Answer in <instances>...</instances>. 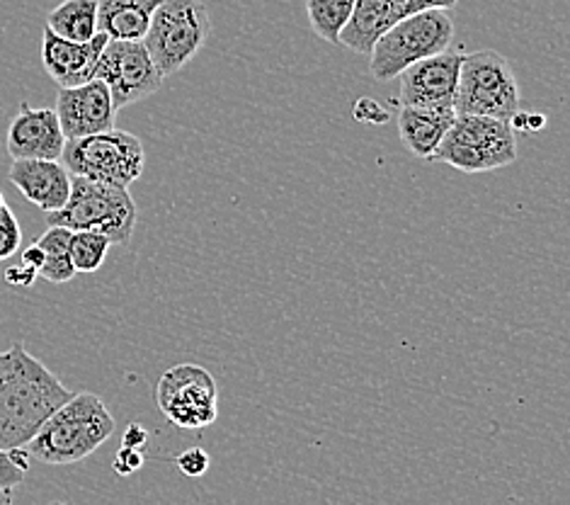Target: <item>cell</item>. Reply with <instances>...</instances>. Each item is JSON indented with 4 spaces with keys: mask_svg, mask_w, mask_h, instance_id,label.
Returning a JSON list of instances; mask_svg holds the SVG:
<instances>
[{
    "mask_svg": "<svg viewBox=\"0 0 570 505\" xmlns=\"http://www.w3.org/2000/svg\"><path fill=\"white\" fill-rule=\"evenodd\" d=\"M71 396L20 340L0 352V449H22Z\"/></svg>",
    "mask_w": 570,
    "mask_h": 505,
    "instance_id": "1",
    "label": "cell"
},
{
    "mask_svg": "<svg viewBox=\"0 0 570 505\" xmlns=\"http://www.w3.org/2000/svg\"><path fill=\"white\" fill-rule=\"evenodd\" d=\"M115 428L117 423L100 396L80 391L42 423V428L24 449L32 459L63 467V464L90 457L102 443L112 438Z\"/></svg>",
    "mask_w": 570,
    "mask_h": 505,
    "instance_id": "2",
    "label": "cell"
},
{
    "mask_svg": "<svg viewBox=\"0 0 570 505\" xmlns=\"http://www.w3.org/2000/svg\"><path fill=\"white\" fill-rule=\"evenodd\" d=\"M139 210L131 200L129 187L95 183L71 175V195L59 212L47 214L49 226L69 231H95L112 243L127 245L137 229Z\"/></svg>",
    "mask_w": 570,
    "mask_h": 505,
    "instance_id": "3",
    "label": "cell"
},
{
    "mask_svg": "<svg viewBox=\"0 0 570 505\" xmlns=\"http://www.w3.org/2000/svg\"><path fill=\"white\" fill-rule=\"evenodd\" d=\"M454 42V20L450 10H425L403 18L379 39L370 51L372 78L389 84L411 64L446 51Z\"/></svg>",
    "mask_w": 570,
    "mask_h": 505,
    "instance_id": "4",
    "label": "cell"
},
{
    "mask_svg": "<svg viewBox=\"0 0 570 505\" xmlns=\"http://www.w3.org/2000/svg\"><path fill=\"white\" fill-rule=\"evenodd\" d=\"M209 32V10L202 0H160L141 45L160 76L168 78L205 49Z\"/></svg>",
    "mask_w": 570,
    "mask_h": 505,
    "instance_id": "5",
    "label": "cell"
},
{
    "mask_svg": "<svg viewBox=\"0 0 570 505\" xmlns=\"http://www.w3.org/2000/svg\"><path fill=\"white\" fill-rule=\"evenodd\" d=\"M518 158V134L510 122L476 115H456L430 161L446 163L461 173L476 175L505 168Z\"/></svg>",
    "mask_w": 570,
    "mask_h": 505,
    "instance_id": "6",
    "label": "cell"
},
{
    "mask_svg": "<svg viewBox=\"0 0 570 505\" xmlns=\"http://www.w3.org/2000/svg\"><path fill=\"white\" fill-rule=\"evenodd\" d=\"M520 86L508 59L493 49L473 51L461 59L452 107L456 115L510 122L520 113Z\"/></svg>",
    "mask_w": 570,
    "mask_h": 505,
    "instance_id": "7",
    "label": "cell"
},
{
    "mask_svg": "<svg viewBox=\"0 0 570 505\" xmlns=\"http://www.w3.org/2000/svg\"><path fill=\"white\" fill-rule=\"evenodd\" d=\"M61 166L76 177L129 187L141 177L146 154L131 132L110 129L63 144Z\"/></svg>",
    "mask_w": 570,
    "mask_h": 505,
    "instance_id": "8",
    "label": "cell"
},
{
    "mask_svg": "<svg viewBox=\"0 0 570 505\" xmlns=\"http://www.w3.org/2000/svg\"><path fill=\"white\" fill-rule=\"evenodd\" d=\"M156 399L160 414L183 430H205L219 418V387L205 367L185 362L163 372Z\"/></svg>",
    "mask_w": 570,
    "mask_h": 505,
    "instance_id": "9",
    "label": "cell"
},
{
    "mask_svg": "<svg viewBox=\"0 0 570 505\" xmlns=\"http://www.w3.org/2000/svg\"><path fill=\"white\" fill-rule=\"evenodd\" d=\"M95 78L110 90L117 113L151 98L166 80L141 42H107Z\"/></svg>",
    "mask_w": 570,
    "mask_h": 505,
    "instance_id": "10",
    "label": "cell"
},
{
    "mask_svg": "<svg viewBox=\"0 0 570 505\" xmlns=\"http://www.w3.org/2000/svg\"><path fill=\"white\" fill-rule=\"evenodd\" d=\"M53 113L59 117L66 142L110 132L117 119L112 95L98 78L76 88H59Z\"/></svg>",
    "mask_w": 570,
    "mask_h": 505,
    "instance_id": "11",
    "label": "cell"
},
{
    "mask_svg": "<svg viewBox=\"0 0 570 505\" xmlns=\"http://www.w3.org/2000/svg\"><path fill=\"white\" fill-rule=\"evenodd\" d=\"M464 54L459 51H442L438 57L411 64L405 71L399 74V103L401 107H440L452 105L459 68Z\"/></svg>",
    "mask_w": 570,
    "mask_h": 505,
    "instance_id": "12",
    "label": "cell"
},
{
    "mask_svg": "<svg viewBox=\"0 0 570 505\" xmlns=\"http://www.w3.org/2000/svg\"><path fill=\"white\" fill-rule=\"evenodd\" d=\"M63 144L66 139L57 113L49 107L20 105L6 139L12 161H61Z\"/></svg>",
    "mask_w": 570,
    "mask_h": 505,
    "instance_id": "13",
    "label": "cell"
},
{
    "mask_svg": "<svg viewBox=\"0 0 570 505\" xmlns=\"http://www.w3.org/2000/svg\"><path fill=\"white\" fill-rule=\"evenodd\" d=\"M105 35H95L90 42H69L45 27L42 37V64L59 88H76L95 78V68L100 64L102 49L107 47Z\"/></svg>",
    "mask_w": 570,
    "mask_h": 505,
    "instance_id": "14",
    "label": "cell"
},
{
    "mask_svg": "<svg viewBox=\"0 0 570 505\" xmlns=\"http://www.w3.org/2000/svg\"><path fill=\"white\" fill-rule=\"evenodd\" d=\"M10 183L45 214L59 212L71 195V173L61 161H12Z\"/></svg>",
    "mask_w": 570,
    "mask_h": 505,
    "instance_id": "15",
    "label": "cell"
},
{
    "mask_svg": "<svg viewBox=\"0 0 570 505\" xmlns=\"http://www.w3.org/2000/svg\"><path fill=\"white\" fill-rule=\"evenodd\" d=\"M403 18H409V0H355L337 45L357 54H370L379 39Z\"/></svg>",
    "mask_w": 570,
    "mask_h": 505,
    "instance_id": "16",
    "label": "cell"
},
{
    "mask_svg": "<svg viewBox=\"0 0 570 505\" xmlns=\"http://www.w3.org/2000/svg\"><path fill=\"white\" fill-rule=\"evenodd\" d=\"M399 134L405 148L415 158H428L438 152L444 134L450 132L456 113L452 105L440 107H401L399 113Z\"/></svg>",
    "mask_w": 570,
    "mask_h": 505,
    "instance_id": "17",
    "label": "cell"
},
{
    "mask_svg": "<svg viewBox=\"0 0 570 505\" xmlns=\"http://www.w3.org/2000/svg\"><path fill=\"white\" fill-rule=\"evenodd\" d=\"M160 0H98V32L110 42H141Z\"/></svg>",
    "mask_w": 570,
    "mask_h": 505,
    "instance_id": "18",
    "label": "cell"
},
{
    "mask_svg": "<svg viewBox=\"0 0 570 505\" xmlns=\"http://www.w3.org/2000/svg\"><path fill=\"white\" fill-rule=\"evenodd\" d=\"M47 30L69 42H90L98 35V0H63L49 12Z\"/></svg>",
    "mask_w": 570,
    "mask_h": 505,
    "instance_id": "19",
    "label": "cell"
},
{
    "mask_svg": "<svg viewBox=\"0 0 570 505\" xmlns=\"http://www.w3.org/2000/svg\"><path fill=\"white\" fill-rule=\"evenodd\" d=\"M69 241H71V231L61 226H49L47 234H42L35 241L45 253V263L37 272L39 278H45L47 282H53V284H63V282H71L78 275L69 255Z\"/></svg>",
    "mask_w": 570,
    "mask_h": 505,
    "instance_id": "20",
    "label": "cell"
},
{
    "mask_svg": "<svg viewBox=\"0 0 570 505\" xmlns=\"http://www.w3.org/2000/svg\"><path fill=\"white\" fill-rule=\"evenodd\" d=\"M352 8H355V0H306L311 30L328 45H337V37L347 25Z\"/></svg>",
    "mask_w": 570,
    "mask_h": 505,
    "instance_id": "21",
    "label": "cell"
},
{
    "mask_svg": "<svg viewBox=\"0 0 570 505\" xmlns=\"http://www.w3.org/2000/svg\"><path fill=\"white\" fill-rule=\"evenodd\" d=\"M112 241L95 231H71L69 255L76 272H98L110 253Z\"/></svg>",
    "mask_w": 570,
    "mask_h": 505,
    "instance_id": "22",
    "label": "cell"
},
{
    "mask_svg": "<svg viewBox=\"0 0 570 505\" xmlns=\"http://www.w3.org/2000/svg\"><path fill=\"white\" fill-rule=\"evenodd\" d=\"M30 469V455L27 449H10V453H3L0 449V488L12 491L24 482V474Z\"/></svg>",
    "mask_w": 570,
    "mask_h": 505,
    "instance_id": "23",
    "label": "cell"
},
{
    "mask_svg": "<svg viewBox=\"0 0 570 505\" xmlns=\"http://www.w3.org/2000/svg\"><path fill=\"white\" fill-rule=\"evenodd\" d=\"M20 245H22L20 222L6 204V207L0 210V263L16 255L20 251Z\"/></svg>",
    "mask_w": 570,
    "mask_h": 505,
    "instance_id": "24",
    "label": "cell"
},
{
    "mask_svg": "<svg viewBox=\"0 0 570 505\" xmlns=\"http://www.w3.org/2000/svg\"><path fill=\"white\" fill-rule=\"evenodd\" d=\"M175 464H178V469L185 474V476H205L209 472V455L205 453L202 447H193V449H185L183 455L175 457Z\"/></svg>",
    "mask_w": 570,
    "mask_h": 505,
    "instance_id": "25",
    "label": "cell"
},
{
    "mask_svg": "<svg viewBox=\"0 0 570 505\" xmlns=\"http://www.w3.org/2000/svg\"><path fill=\"white\" fill-rule=\"evenodd\" d=\"M144 467V453L141 449H131V447H121L117 457H115V472L121 476H131L134 472H139Z\"/></svg>",
    "mask_w": 570,
    "mask_h": 505,
    "instance_id": "26",
    "label": "cell"
},
{
    "mask_svg": "<svg viewBox=\"0 0 570 505\" xmlns=\"http://www.w3.org/2000/svg\"><path fill=\"white\" fill-rule=\"evenodd\" d=\"M355 117L362 119V122H379V125H384V122H389V115L382 105H376L372 98H362L357 105H355Z\"/></svg>",
    "mask_w": 570,
    "mask_h": 505,
    "instance_id": "27",
    "label": "cell"
},
{
    "mask_svg": "<svg viewBox=\"0 0 570 505\" xmlns=\"http://www.w3.org/2000/svg\"><path fill=\"white\" fill-rule=\"evenodd\" d=\"M37 270L27 268V265H12L6 270V282L10 287H20V290H24V287H32L37 282Z\"/></svg>",
    "mask_w": 570,
    "mask_h": 505,
    "instance_id": "28",
    "label": "cell"
},
{
    "mask_svg": "<svg viewBox=\"0 0 570 505\" xmlns=\"http://www.w3.org/2000/svg\"><path fill=\"white\" fill-rule=\"evenodd\" d=\"M510 127H512V132L518 134V132H539V129H544L547 127V117L544 115H527V113H518L514 115L512 119H510Z\"/></svg>",
    "mask_w": 570,
    "mask_h": 505,
    "instance_id": "29",
    "label": "cell"
},
{
    "mask_svg": "<svg viewBox=\"0 0 570 505\" xmlns=\"http://www.w3.org/2000/svg\"><path fill=\"white\" fill-rule=\"evenodd\" d=\"M456 3L459 0H409V16L425 10H452L456 8Z\"/></svg>",
    "mask_w": 570,
    "mask_h": 505,
    "instance_id": "30",
    "label": "cell"
},
{
    "mask_svg": "<svg viewBox=\"0 0 570 505\" xmlns=\"http://www.w3.org/2000/svg\"><path fill=\"white\" fill-rule=\"evenodd\" d=\"M144 445H146V430L139 426V423H131L125 433V440H121V447L141 449Z\"/></svg>",
    "mask_w": 570,
    "mask_h": 505,
    "instance_id": "31",
    "label": "cell"
},
{
    "mask_svg": "<svg viewBox=\"0 0 570 505\" xmlns=\"http://www.w3.org/2000/svg\"><path fill=\"white\" fill-rule=\"evenodd\" d=\"M42 263H45V253H42V249H39L37 243L27 245V249L22 251V265H27V268H32V270H37V272H39V268H42Z\"/></svg>",
    "mask_w": 570,
    "mask_h": 505,
    "instance_id": "32",
    "label": "cell"
},
{
    "mask_svg": "<svg viewBox=\"0 0 570 505\" xmlns=\"http://www.w3.org/2000/svg\"><path fill=\"white\" fill-rule=\"evenodd\" d=\"M0 505H12V496L8 488H0Z\"/></svg>",
    "mask_w": 570,
    "mask_h": 505,
    "instance_id": "33",
    "label": "cell"
},
{
    "mask_svg": "<svg viewBox=\"0 0 570 505\" xmlns=\"http://www.w3.org/2000/svg\"><path fill=\"white\" fill-rule=\"evenodd\" d=\"M49 505H69V503H63V501H51Z\"/></svg>",
    "mask_w": 570,
    "mask_h": 505,
    "instance_id": "34",
    "label": "cell"
},
{
    "mask_svg": "<svg viewBox=\"0 0 570 505\" xmlns=\"http://www.w3.org/2000/svg\"><path fill=\"white\" fill-rule=\"evenodd\" d=\"M6 207V200H3V195H0V210H3Z\"/></svg>",
    "mask_w": 570,
    "mask_h": 505,
    "instance_id": "35",
    "label": "cell"
}]
</instances>
